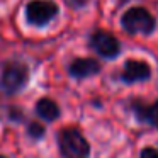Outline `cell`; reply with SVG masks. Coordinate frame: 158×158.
<instances>
[{
  "instance_id": "obj_9",
  "label": "cell",
  "mask_w": 158,
  "mask_h": 158,
  "mask_svg": "<svg viewBox=\"0 0 158 158\" xmlns=\"http://www.w3.org/2000/svg\"><path fill=\"white\" fill-rule=\"evenodd\" d=\"M38 117H41L43 121L46 123H53L56 121L60 116H61V110H60V106L55 102L53 99H48V97H43L36 102V107H34Z\"/></svg>"
},
{
  "instance_id": "obj_7",
  "label": "cell",
  "mask_w": 158,
  "mask_h": 158,
  "mask_svg": "<svg viewBox=\"0 0 158 158\" xmlns=\"http://www.w3.org/2000/svg\"><path fill=\"white\" fill-rule=\"evenodd\" d=\"M129 109L139 123L150 124L155 129H158V100H155L153 104H144L134 99L129 102Z\"/></svg>"
},
{
  "instance_id": "obj_10",
  "label": "cell",
  "mask_w": 158,
  "mask_h": 158,
  "mask_svg": "<svg viewBox=\"0 0 158 158\" xmlns=\"http://www.w3.org/2000/svg\"><path fill=\"white\" fill-rule=\"evenodd\" d=\"M26 133H27V136L31 138V139L39 141V139H43V138H44L46 127L43 126L41 123H38V121H31V123L27 124V129H26Z\"/></svg>"
},
{
  "instance_id": "obj_3",
  "label": "cell",
  "mask_w": 158,
  "mask_h": 158,
  "mask_svg": "<svg viewBox=\"0 0 158 158\" xmlns=\"http://www.w3.org/2000/svg\"><path fill=\"white\" fill-rule=\"evenodd\" d=\"M29 82V70L21 61L5 63L2 75H0V89L9 95L21 92Z\"/></svg>"
},
{
  "instance_id": "obj_12",
  "label": "cell",
  "mask_w": 158,
  "mask_h": 158,
  "mask_svg": "<svg viewBox=\"0 0 158 158\" xmlns=\"http://www.w3.org/2000/svg\"><path fill=\"white\" fill-rule=\"evenodd\" d=\"M139 158H158V148L155 146H144L139 151Z\"/></svg>"
},
{
  "instance_id": "obj_5",
  "label": "cell",
  "mask_w": 158,
  "mask_h": 158,
  "mask_svg": "<svg viewBox=\"0 0 158 158\" xmlns=\"http://www.w3.org/2000/svg\"><path fill=\"white\" fill-rule=\"evenodd\" d=\"M90 46L106 60H112L121 53L119 41H117L110 32H106V31L94 32V34L90 36Z\"/></svg>"
},
{
  "instance_id": "obj_8",
  "label": "cell",
  "mask_w": 158,
  "mask_h": 158,
  "mask_svg": "<svg viewBox=\"0 0 158 158\" xmlns=\"http://www.w3.org/2000/svg\"><path fill=\"white\" fill-rule=\"evenodd\" d=\"M100 72V63L92 58H77L70 63L68 73L73 78H87V77H94Z\"/></svg>"
},
{
  "instance_id": "obj_2",
  "label": "cell",
  "mask_w": 158,
  "mask_h": 158,
  "mask_svg": "<svg viewBox=\"0 0 158 158\" xmlns=\"http://www.w3.org/2000/svg\"><path fill=\"white\" fill-rule=\"evenodd\" d=\"M121 26L129 34H151L156 27V21L146 9L131 7L123 14Z\"/></svg>"
},
{
  "instance_id": "obj_6",
  "label": "cell",
  "mask_w": 158,
  "mask_h": 158,
  "mask_svg": "<svg viewBox=\"0 0 158 158\" xmlns=\"http://www.w3.org/2000/svg\"><path fill=\"white\" fill-rule=\"evenodd\" d=\"M150 77H151V68L146 61H141V60H127L124 63V68L121 72L119 78L124 83H136V82L150 80Z\"/></svg>"
},
{
  "instance_id": "obj_4",
  "label": "cell",
  "mask_w": 158,
  "mask_h": 158,
  "mask_svg": "<svg viewBox=\"0 0 158 158\" xmlns=\"http://www.w3.org/2000/svg\"><path fill=\"white\" fill-rule=\"evenodd\" d=\"M58 15V5L51 0H32L26 7V19L32 26H46Z\"/></svg>"
},
{
  "instance_id": "obj_1",
  "label": "cell",
  "mask_w": 158,
  "mask_h": 158,
  "mask_svg": "<svg viewBox=\"0 0 158 158\" xmlns=\"http://www.w3.org/2000/svg\"><path fill=\"white\" fill-rule=\"evenodd\" d=\"M56 143L63 158H90V143L77 127L60 129Z\"/></svg>"
},
{
  "instance_id": "obj_13",
  "label": "cell",
  "mask_w": 158,
  "mask_h": 158,
  "mask_svg": "<svg viewBox=\"0 0 158 158\" xmlns=\"http://www.w3.org/2000/svg\"><path fill=\"white\" fill-rule=\"evenodd\" d=\"M0 158H9V156H5V155H0Z\"/></svg>"
},
{
  "instance_id": "obj_11",
  "label": "cell",
  "mask_w": 158,
  "mask_h": 158,
  "mask_svg": "<svg viewBox=\"0 0 158 158\" xmlns=\"http://www.w3.org/2000/svg\"><path fill=\"white\" fill-rule=\"evenodd\" d=\"M7 116H9V121H12V123H22V119H24V110L12 106V107H9Z\"/></svg>"
}]
</instances>
